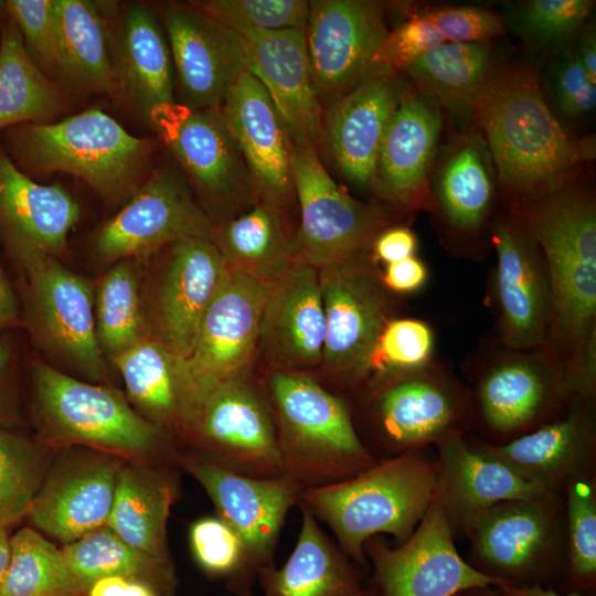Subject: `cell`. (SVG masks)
I'll use <instances>...</instances> for the list:
<instances>
[{
    "label": "cell",
    "mask_w": 596,
    "mask_h": 596,
    "mask_svg": "<svg viewBox=\"0 0 596 596\" xmlns=\"http://www.w3.org/2000/svg\"><path fill=\"white\" fill-rule=\"evenodd\" d=\"M540 245L552 312L544 349L574 396L596 400V201L576 180L507 206Z\"/></svg>",
    "instance_id": "cell-1"
},
{
    "label": "cell",
    "mask_w": 596,
    "mask_h": 596,
    "mask_svg": "<svg viewBox=\"0 0 596 596\" xmlns=\"http://www.w3.org/2000/svg\"><path fill=\"white\" fill-rule=\"evenodd\" d=\"M472 119L497 168L503 206L538 198L575 181L592 146L563 128L523 66L492 68L475 103Z\"/></svg>",
    "instance_id": "cell-2"
},
{
    "label": "cell",
    "mask_w": 596,
    "mask_h": 596,
    "mask_svg": "<svg viewBox=\"0 0 596 596\" xmlns=\"http://www.w3.org/2000/svg\"><path fill=\"white\" fill-rule=\"evenodd\" d=\"M427 448L379 459L363 472L305 491V507L336 534L340 549L365 564V544L387 533L406 541L436 497L438 469Z\"/></svg>",
    "instance_id": "cell-3"
},
{
    "label": "cell",
    "mask_w": 596,
    "mask_h": 596,
    "mask_svg": "<svg viewBox=\"0 0 596 596\" xmlns=\"http://www.w3.org/2000/svg\"><path fill=\"white\" fill-rule=\"evenodd\" d=\"M2 147L26 175L71 173L114 202L140 185L153 141L129 134L99 109H88L56 123L7 128Z\"/></svg>",
    "instance_id": "cell-4"
},
{
    "label": "cell",
    "mask_w": 596,
    "mask_h": 596,
    "mask_svg": "<svg viewBox=\"0 0 596 596\" xmlns=\"http://www.w3.org/2000/svg\"><path fill=\"white\" fill-rule=\"evenodd\" d=\"M471 428L485 441L504 444L562 415L575 398L562 365L544 349L519 350L491 332L466 358Z\"/></svg>",
    "instance_id": "cell-5"
},
{
    "label": "cell",
    "mask_w": 596,
    "mask_h": 596,
    "mask_svg": "<svg viewBox=\"0 0 596 596\" xmlns=\"http://www.w3.org/2000/svg\"><path fill=\"white\" fill-rule=\"evenodd\" d=\"M268 391L284 475L332 483L377 462L362 443L345 403L306 373L273 371Z\"/></svg>",
    "instance_id": "cell-6"
},
{
    "label": "cell",
    "mask_w": 596,
    "mask_h": 596,
    "mask_svg": "<svg viewBox=\"0 0 596 596\" xmlns=\"http://www.w3.org/2000/svg\"><path fill=\"white\" fill-rule=\"evenodd\" d=\"M32 417L45 445L91 447L142 461L163 443V428L137 412L116 389L75 379L35 361Z\"/></svg>",
    "instance_id": "cell-7"
},
{
    "label": "cell",
    "mask_w": 596,
    "mask_h": 596,
    "mask_svg": "<svg viewBox=\"0 0 596 596\" xmlns=\"http://www.w3.org/2000/svg\"><path fill=\"white\" fill-rule=\"evenodd\" d=\"M371 249L319 268L326 316L321 368L345 387L368 390L377 341L397 316L400 302L382 283Z\"/></svg>",
    "instance_id": "cell-8"
},
{
    "label": "cell",
    "mask_w": 596,
    "mask_h": 596,
    "mask_svg": "<svg viewBox=\"0 0 596 596\" xmlns=\"http://www.w3.org/2000/svg\"><path fill=\"white\" fill-rule=\"evenodd\" d=\"M22 279V322L51 359L88 380L108 379L96 336L94 292L57 257L29 251L13 260Z\"/></svg>",
    "instance_id": "cell-9"
},
{
    "label": "cell",
    "mask_w": 596,
    "mask_h": 596,
    "mask_svg": "<svg viewBox=\"0 0 596 596\" xmlns=\"http://www.w3.org/2000/svg\"><path fill=\"white\" fill-rule=\"evenodd\" d=\"M462 534L477 570L507 583L538 585L566 560L563 492L482 509L467 521Z\"/></svg>",
    "instance_id": "cell-10"
},
{
    "label": "cell",
    "mask_w": 596,
    "mask_h": 596,
    "mask_svg": "<svg viewBox=\"0 0 596 596\" xmlns=\"http://www.w3.org/2000/svg\"><path fill=\"white\" fill-rule=\"evenodd\" d=\"M148 125L180 164L214 225L259 201L221 108L191 109L175 102L153 111Z\"/></svg>",
    "instance_id": "cell-11"
},
{
    "label": "cell",
    "mask_w": 596,
    "mask_h": 596,
    "mask_svg": "<svg viewBox=\"0 0 596 596\" xmlns=\"http://www.w3.org/2000/svg\"><path fill=\"white\" fill-rule=\"evenodd\" d=\"M291 173L300 222L295 231V262L320 268L371 249L396 216L376 202H362L340 188L312 146L291 145Z\"/></svg>",
    "instance_id": "cell-12"
},
{
    "label": "cell",
    "mask_w": 596,
    "mask_h": 596,
    "mask_svg": "<svg viewBox=\"0 0 596 596\" xmlns=\"http://www.w3.org/2000/svg\"><path fill=\"white\" fill-rule=\"evenodd\" d=\"M366 400L375 433L395 456L471 428L470 390L448 362L436 358L387 380Z\"/></svg>",
    "instance_id": "cell-13"
},
{
    "label": "cell",
    "mask_w": 596,
    "mask_h": 596,
    "mask_svg": "<svg viewBox=\"0 0 596 596\" xmlns=\"http://www.w3.org/2000/svg\"><path fill=\"white\" fill-rule=\"evenodd\" d=\"M490 243L497 254L486 295V305L493 316L491 333L508 348H544L552 292L540 245L522 221L504 206L491 222Z\"/></svg>",
    "instance_id": "cell-14"
},
{
    "label": "cell",
    "mask_w": 596,
    "mask_h": 596,
    "mask_svg": "<svg viewBox=\"0 0 596 596\" xmlns=\"http://www.w3.org/2000/svg\"><path fill=\"white\" fill-rule=\"evenodd\" d=\"M214 224L183 178L168 169L151 172L127 204L97 232L94 249L103 262L157 254L184 238L212 240Z\"/></svg>",
    "instance_id": "cell-15"
},
{
    "label": "cell",
    "mask_w": 596,
    "mask_h": 596,
    "mask_svg": "<svg viewBox=\"0 0 596 596\" xmlns=\"http://www.w3.org/2000/svg\"><path fill=\"white\" fill-rule=\"evenodd\" d=\"M185 433L236 472L285 476L270 409L245 375L205 389Z\"/></svg>",
    "instance_id": "cell-16"
},
{
    "label": "cell",
    "mask_w": 596,
    "mask_h": 596,
    "mask_svg": "<svg viewBox=\"0 0 596 596\" xmlns=\"http://www.w3.org/2000/svg\"><path fill=\"white\" fill-rule=\"evenodd\" d=\"M364 547L373 562L380 596H455L504 582L477 570L458 553L451 526L435 497L413 534L396 549L376 539Z\"/></svg>",
    "instance_id": "cell-17"
},
{
    "label": "cell",
    "mask_w": 596,
    "mask_h": 596,
    "mask_svg": "<svg viewBox=\"0 0 596 596\" xmlns=\"http://www.w3.org/2000/svg\"><path fill=\"white\" fill-rule=\"evenodd\" d=\"M148 300L150 334L189 359L200 321L230 268L210 238H184L160 252Z\"/></svg>",
    "instance_id": "cell-18"
},
{
    "label": "cell",
    "mask_w": 596,
    "mask_h": 596,
    "mask_svg": "<svg viewBox=\"0 0 596 596\" xmlns=\"http://www.w3.org/2000/svg\"><path fill=\"white\" fill-rule=\"evenodd\" d=\"M387 33L376 1H309L305 36L322 109L360 82Z\"/></svg>",
    "instance_id": "cell-19"
},
{
    "label": "cell",
    "mask_w": 596,
    "mask_h": 596,
    "mask_svg": "<svg viewBox=\"0 0 596 596\" xmlns=\"http://www.w3.org/2000/svg\"><path fill=\"white\" fill-rule=\"evenodd\" d=\"M179 104L191 109H220L245 71L241 36L190 2L161 7Z\"/></svg>",
    "instance_id": "cell-20"
},
{
    "label": "cell",
    "mask_w": 596,
    "mask_h": 596,
    "mask_svg": "<svg viewBox=\"0 0 596 596\" xmlns=\"http://www.w3.org/2000/svg\"><path fill=\"white\" fill-rule=\"evenodd\" d=\"M183 465L207 492L220 519L242 541L245 581L249 587V577L270 564L285 517L299 494L300 483L287 476L248 477L212 460L193 457H187Z\"/></svg>",
    "instance_id": "cell-21"
},
{
    "label": "cell",
    "mask_w": 596,
    "mask_h": 596,
    "mask_svg": "<svg viewBox=\"0 0 596 596\" xmlns=\"http://www.w3.org/2000/svg\"><path fill=\"white\" fill-rule=\"evenodd\" d=\"M407 91L397 72L372 65L354 87L323 108L321 148L354 185L371 189L383 136Z\"/></svg>",
    "instance_id": "cell-22"
},
{
    "label": "cell",
    "mask_w": 596,
    "mask_h": 596,
    "mask_svg": "<svg viewBox=\"0 0 596 596\" xmlns=\"http://www.w3.org/2000/svg\"><path fill=\"white\" fill-rule=\"evenodd\" d=\"M326 332L319 269L294 262L268 284L256 351L273 371L307 373L321 368Z\"/></svg>",
    "instance_id": "cell-23"
},
{
    "label": "cell",
    "mask_w": 596,
    "mask_h": 596,
    "mask_svg": "<svg viewBox=\"0 0 596 596\" xmlns=\"http://www.w3.org/2000/svg\"><path fill=\"white\" fill-rule=\"evenodd\" d=\"M237 33L245 70L265 87L291 145H309L318 151L322 143L323 109L313 85L305 30Z\"/></svg>",
    "instance_id": "cell-24"
},
{
    "label": "cell",
    "mask_w": 596,
    "mask_h": 596,
    "mask_svg": "<svg viewBox=\"0 0 596 596\" xmlns=\"http://www.w3.org/2000/svg\"><path fill=\"white\" fill-rule=\"evenodd\" d=\"M121 465L107 453L65 454L45 475L26 518L64 544L107 525Z\"/></svg>",
    "instance_id": "cell-25"
},
{
    "label": "cell",
    "mask_w": 596,
    "mask_h": 596,
    "mask_svg": "<svg viewBox=\"0 0 596 596\" xmlns=\"http://www.w3.org/2000/svg\"><path fill=\"white\" fill-rule=\"evenodd\" d=\"M268 284L230 268L200 321L188 359L202 392L245 375L256 351Z\"/></svg>",
    "instance_id": "cell-26"
},
{
    "label": "cell",
    "mask_w": 596,
    "mask_h": 596,
    "mask_svg": "<svg viewBox=\"0 0 596 596\" xmlns=\"http://www.w3.org/2000/svg\"><path fill=\"white\" fill-rule=\"evenodd\" d=\"M467 440L526 480L563 492L570 479L595 471L596 401L575 397L558 417L504 444Z\"/></svg>",
    "instance_id": "cell-27"
},
{
    "label": "cell",
    "mask_w": 596,
    "mask_h": 596,
    "mask_svg": "<svg viewBox=\"0 0 596 596\" xmlns=\"http://www.w3.org/2000/svg\"><path fill=\"white\" fill-rule=\"evenodd\" d=\"M489 155L479 134L466 136L446 158L428 202L449 252L472 260L482 259L491 244L496 189Z\"/></svg>",
    "instance_id": "cell-28"
},
{
    "label": "cell",
    "mask_w": 596,
    "mask_h": 596,
    "mask_svg": "<svg viewBox=\"0 0 596 596\" xmlns=\"http://www.w3.org/2000/svg\"><path fill=\"white\" fill-rule=\"evenodd\" d=\"M221 110L259 200L288 212L295 200L291 142L265 87L245 70Z\"/></svg>",
    "instance_id": "cell-29"
},
{
    "label": "cell",
    "mask_w": 596,
    "mask_h": 596,
    "mask_svg": "<svg viewBox=\"0 0 596 596\" xmlns=\"http://www.w3.org/2000/svg\"><path fill=\"white\" fill-rule=\"evenodd\" d=\"M441 129L439 107L406 92L383 136L371 190L404 213L427 207L428 171Z\"/></svg>",
    "instance_id": "cell-30"
},
{
    "label": "cell",
    "mask_w": 596,
    "mask_h": 596,
    "mask_svg": "<svg viewBox=\"0 0 596 596\" xmlns=\"http://www.w3.org/2000/svg\"><path fill=\"white\" fill-rule=\"evenodd\" d=\"M436 498L445 509L453 533H462L477 512L507 500H535L560 491L526 480L507 465L476 450L466 434L436 446Z\"/></svg>",
    "instance_id": "cell-31"
},
{
    "label": "cell",
    "mask_w": 596,
    "mask_h": 596,
    "mask_svg": "<svg viewBox=\"0 0 596 596\" xmlns=\"http://www.w3.org/2000/svg\"><path fill=\"white\" fill-rule=\"evenodd\" d=\"M78 219V204L61 185L33 181L0 146V236L11 260L29 251L58 258Z\"/></svg>",
    "instance_id": "cell-32"
},
{
    "label": "cell",
    "mask_w": 596,
    "mask_h": 596,
    "mask_svg": "<svg viewBox=\"0 0 596 596\" xmlns=\"http://www.w3.org/2000/svg\"><path fill=\"white\" fill-rule=\"evenodd\" d=\"M113 31L109 41L118 97L148 124L153 111L175 103L174 72L162 22L151 7L134 3Z\"/></svg>",
    "instance_id": "cell-33"
},
{
    "label": "cell",
    "mask_w": 596,
    "mask_h": 596,
    "mask_svg": "<svg viewBox=\"0 0 596 596\" xmlns=\"http://www.w3.org/2000/svg\"><path fill=\"white\" fill-rule=\"evenodd\" d=\"M111 362L139 414L161 428L185 432L202 394L188 359L149 334Z\"/></svg>",
    "instance_id": "cell-34"
},
{
    "label": "cell",
    "mask_w": 596,
    "mask_h": 596,
    "mask_svg": "<svg viewBox=\"0 0 596 596\" xmlns=\"http://www.w3.org/2000/svg\"><path fill=\"white\" fill-rule=\"evenodd\" d=\"M264 596H363L360 576L340 547L302 507L297 543L280 568L268 564L257 573Z\"/></svg>",
    "instance_id": "cell-35"
},
{
    "label": "cell",
    "mask_w": 596,
    "mask_h": 596,
    "mask_svg": "<svg viewBox=\"0 0 596 596\" xmlns=\"http://www.w3.org/2000/svg\"><path fill=\"white\" fill-rule=\"evenodd\" d=\"M171 478L142 461L121 465L107 526L128 545L173 566L167 547V520L174 500Z\"/></svg>",
    "instance_id": "cell-36"
},
{
    "label": "cell",
    "mask_w": 596,
    "mask_h": 596,
    "mask_svg": "<svg viewBox=\"0 0 596 596\" xmlns=\"http://www.w3.org/2000/svg\"><path fill=\"white\" fill-rule=\"evenodd\" d=\"M55 12L60 38L57 79L76 93L118 97L102 6L88 0H55Z\"/></svg>",
    "instance_id": "cell-37"
},
{
    "label": "cell",
    "mask_w": 596,
    "mask_h": 596,
    "mask_svg": "<svg viewBox=\"0 0 596 596\" xmlns=\"http://www.w3.org/2000/svg\"><path fill=\"white\" fill-rule=\"evenodd\" d=\"M288 212L259 200L242 214L214 225L212 241L228 268L270 283L295 260Z\"/></svg>",
    "instance_id": "cell-38"
},
{
    "label": "cell",
    "mask_w": 596,
    "mask_h": 596,
    "mask_svg": "<svg viewBox=\"0 0 596 596\" xmlns=\"http://www.w3.org/2000/svg\"><path fill=\"white\" fill-rule=\"evenodd\" d=\"M491 66L490 42H445L405 67L417 92L459 120L472 119Z\"/></svg>",
    "instance_id": "cell-39"
},
{
    "label": "cell",
    "mask_w": 596,
    "mask_h": 596,
    "mask_svg": "<svg viewBox=\"0 0 596 596\" xmlns=\"http://www.w3.org/2000/svg\"><path fill=\"white\" fill-rule=\"evenodd\" d=\"M64 108L58 86L32 61L17 24L1 9L0 130L49 123Z\"/></svg>",
    "instance_id": "cell-40"
},
{
    "label": "cell",
    "mask_w": 596,
    "mask_h": 596,
    "mask_svg": "<svg viewBox=\"0 0 596 596\" xmlns=\"http://www.w3.org/2000/svg\"><path fill=\"white\" fill-rule=\"evenodd\" d=\"M94 313L99 349L110 361L150 334L140 259L118 260L98 279Z\"/></svg>",
    "instance_id": "cell-41"
},
{
    "label": "cell",
    "mask_w": 596,
    "mask_h": 596,
    "mask_svg": "<svg viewBox=\"0 0 596 596\" xmlns=\"http://www.w3.org/2000/svg\"><path fill=\"white\" fill-rule=\"evenodd\" d=\"M61 551L81 596L89 583L106 576L143 581L160 596H173L175 592L178 579L173 566L135 550L107 525L64 544Z\"/></svg>",
    "instance_id": "cell-42"
},
{
    "label": "cell",
    "mask_w": 596,
    "mask_h": 596,
    "mask_svg": "<svg viewBox=\"0 0 596 596\" xmlns=\"http://www.w3.org/2000/svg\"><path fill=\"white\" fill-rule=\"evenodd\" d=\"M0 596H81L61 549L32 528L10 538V560Z\"/></svg>",
    "instance_id": "cell-43"
},
{
    "label": "cell",
    "mask_w": 596,
    "mask_h": 596,
    "mask_svg": "<svg viewBox=\"0 0 596 596\" xmlns=\"http://www.w3.org/2000/svg\"><path fill=\"white\" fill-rule=\"evenodd\" d=\"M47 446L0 426V526L26 517L45 477Z\"/></svg>",
    "instance_id": "cell-44"
},
{
    "label": "cell",
    "mask_w": 596,
    "mask_h": 596,
    "mask_svg": "<svg viewBox=\"0 0 596 596\" xmlns=\"http://www.w3.org/2000/svg\"><path fill=\"white\" fill-rule=\"evenodd\" d=\"M594 4L590 0L522 1L511 6L504 24L533 49H564L583 29Z\"/></svg>",
    "instance_id": "cell-45"
},
{
    "label": "cell",
    "mask_w": 596,
    "mask_h": 596,
    "mask_svg": "<svg viewBox=\"0 0 596 596\" xmlns=\"http://www.w3.org/2000/svg\"><path fill=\"white\" fill-rule=\"evenodd\" d=\"M566 562L578 584L592 585L596 577V475L570 479L563 488Z\"/></svg>",
    "instance_id": "cell-46"
},
{
    "label": "cell",
    "mask_w": 596,
    "mask_h": 596,
    "mask_svg": "<svg viewBox=\"0 0 596 596\" xmlns=\"http://www.w3.org/2000/svg\"><path fill=\"white\" fill-rule=\"evenodd\" d=\"M434 351L435 332L430 323L417 318H393L377 341L365 398L395 375L430 362Z\"/></svg>",
    "instance_id": "cell-47"
},
{
    "label": "cell",
    "mask_w": 596,
    "mask_h": 596,
    "mask_svg": "<svg viewBox=\"0 0 596 596\" xmlns=\"http://www.w3.org/2000/svg\"><path fill=\"white\" fill-rule=\"evenodd\" d=\"M190 3L236 32L305 30L309 9V1L305 0H203Z\"/></svg>",
    "instance_id": "cell-48"
},
{
    "label": "cell",
    "mask_w": 596,
    "mask_h": 596,
    "mask_svg": "<svg viewBox=\"0 0 596 596\" xmlns=\"http://www.w3.org/2000/svg\"><path fill=\"white\" fill-rule=\"evenodd\" d=\"M193 555L210 575L232 576V588L245 595V553L238 535L220 518H204L190 529Z\"/></svg>",
    "instance_id": "cell-49"
},
{
    "label": "cell",
    "mask_w": 596,
    "mask_h": 596,
    "mask_svg": "<svg viewBox=\"0 0 596 596\" xmlns=\"http://www.w3.org/2000/svg\"><path fill=\"white\" fill-rule=\"evenodd\" d=\"M2 11L17 24L26 52L53 81L58 77L60 38L55 0H7Z\"/></svg>",
    "instance_id": "cell-50"
},
{
    "label": "cell",
    "mask_w": 596,
    "mask_h": 596,
    "mask_svg": "<svg viewBox=\"0 0 596 596\" xmlns=\"http://www.w3.org/2000/svg\"><path fill=\"white\" fill-rule=\"evenodd\" d=\"M439 30L421 12L389 31L374 54L372 65L402 72L426 52L445 43Z\"/></svg>",
    "instance_id": "cell-51"
},
{
    "label": "cell",
    "mask_w": 596,
    "mask_h": 596,
    "mask_svg": "<svg viewBox=\"0 0 596 596\" xmlns=\"http://www.w3.org/2000/svg\"><path fill=\"white\" fill-rule=\"evenodd\" d=\"M421 13L443 34L446 42H490L504 30V21L493 11L475 6H443Z\"/></svg>",
    "instance_id": "cell-52"
},
{
    "label": "cell",
    "mask_w": 596,
    "mask_h": 596,
    "mask_svg": "<svg viewBox=\"0 0 596 596\" xmlns=\"http://www.w3.org/2000/svg\"><path fill=\"white\" fill-rule=\"evenodd\" d=\"M551 87L557 108L565 116L578 118L596 105V85L592 83L575 50L564 47L552 65Z\"/></svg>",
    "instance_id": "cell-53"
},
{
    "label": "cell",
    "mask_w": 596,
    "mask_h": 596,
    "mask_svg": "<svg viewBox=\"0 0 596 596\" xmlns=\"http://www.w3.org/2000/svg\"><path fill=\"white\" fill-rule=\"evenodd\" d=\"M0 332V426H10L18 421L17 368L19 351L14 337Z\"/></svg>",
    "instance_id": "cell-54"
},
{
    "label": "cell",
    "mask_w": 596,
    "mask_h": 596,
    "mask_svg": "<svg viewBox=\"0 0 596 596\" xmlns=\"http://www.w3.org/2000/svg\"><path fill=\"white\" fill-rule=\"evenodd\" d=\"M417 238L405 225H391L383 230L373 241L371 253L379 263L391 264L415 256Z\"/></svg>",
    "instance_id": "cell-55"
},
{
    "label": "cell",
    "mask_w": 596,
    "mask_h": 596,
    "mask_svg": "<svg viewBox=\"0 0 596 596\" xmlns=\"http://www.w3.org/2000/svg\"><path fill=\"white\" fill-rule=\"evenodd\" d=\"M382 283L395 295H406L422 289L428 280L426 264L416 255L387 264L381 273Z\"/></svg>",
    "instance_id": "cell-56"
},
{
    "label": "cell",
    "mask_w": 596,
    "mask_h": 596,
    "mask_svg": "<svg viewBox=\"0 0 596 596\" xmlns=\"http://www.w3.org/2000/svg\"><path fill=\"white\" fill-rule=\"evenodd\" d=\"M82 596H160L143 581L126 576H106L89 583Z\"/></svg>",
    "instance_id": "cell-57"
},
{
    "label": "cell",
    "mask_w": 596,
    "mask_h": 596,
    "mask_svg": "<svg viewBox=\"0 0 596 596\" xmlns=\"http://www.w3.org/2000/svg\"><path fill=\"white\" fill-rule=\"evenodd\" d=\"M22 322L21 301L0 262V332Z\"/></svg>",
    "instance_id": "cell-58"
},
{
    "label": "cell",
    "mask_w": 596,
    "mask_h": 596,
    "mask_svg": "<svg viewBox=\"0 0 596 596\" xmlns=\"http://www.w3.org/2000/svg\"><path fill=\"white\" fill-rule=\"evenodd\" d=\"M576 47V56L593 84L596 85V36L594 24L589 23L581 30Z\"/></svg>",
    "instance_id": "cell-59"
},
{
    "label": "cell",
    "mask_w": 596,
    "mask_h": 596,
    "mask_svg": "<svg viewBox=\"0 0 596 596\" xmlns=\"http://www.w3.org/2000/svg\"><path fill=\"white\" fill-rule=\"evenodd\" d=\"M498 590L504 596H585L578 593L561 595L549 587L542 585H521L503 583L497 586Z\"/></svg>",
    "instance_id": "cell-60"
},
{
    "label": "cell",
    "mask_w": 596,
    "mask_h": 596,
    "mask_svg": "<svg viewBox=\"0 0 596 596\" xmlns=\"http://www.w3.org/2000/svg\"><path fill=\"white\" fill-rule=\"evenodd\" d=\"M10 538L7 526H0V590L10 560Z\"/></svg>",
    "instance_id": "cell-61"
},
{
    "label": "cell",
    "mask_w": 596,
    "mask_h": 596,
    "mask_svg": "<svg viewBox=\"0 0 596 596\" xmlns=\"http://www.w3.org/2000/svg\"><path fill=\"white\" fill-rule=\"evenodd\" d=\"M455 596H504L494 586L471 587L459 592Z\"/></svg>",
    "instance_id": "cell-62"
},
{
    "label": "cell",
    "mask_w": 596,
    "mask_h": 596,
    "mask_svg": "<svg viewBox=\"0 0 596 596\" xmlns=\"http://www.w3.org/2000/svg\"><path fill=\"white\" fill-rule=\"evenodd\" d=\"M363 596H380V593H376V592H364Z\"/></svg>",
    "instance_id": "cell-63"
}]
</instances>
